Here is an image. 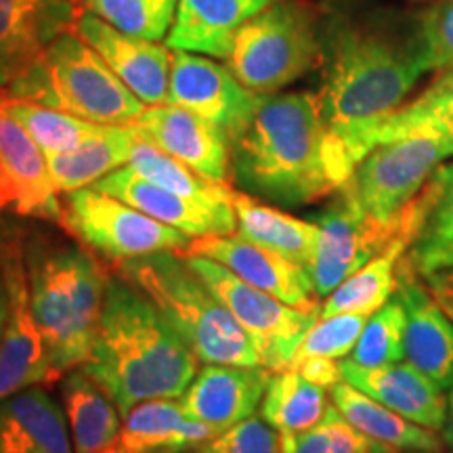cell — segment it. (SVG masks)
I'll return each mask as SVG.
<instances>
[{
  "mask_svg": "<svg viewBox=\"0 0 453 453\" xmlns=\"http://www.w3.org/2000/svg\"><path fill=\"white\" fill-rule=\"evenodd\" d=\"M61 399L73 453H101L118 439L122 413L82 365L64 373Z\"/></svg>",
  "mask_w": 453,
  "mask_h": 453,
  "instance_id": "484cf974",
  "label": "cell"
},
{
  "mask_svg": "<svg viewBox=\"0 0 453 453\" xmlns=\"http://www.w3.org/2000/svg\"><path fill=\"white\" fill-rule=\"evenodd\" d=\"M200 359L143 292L120 275L107 281L93 349L82 367L97 380L122 418L139 403L180 399Z\"/></svg>",
  "mask_w": 453,
  "mask_h": 453,
  "instance_id": "7a4b0ae2",
  "label": "cell"
},
{
  "mask_svg": "<svg viewBox=\"0 0 453 453\" xmlns=\"http://www.w3.org/2000/svg\"><path fill=\"white\" fill-rule=\"evenodd\" d=\"M13 235H15V229H13V226H9L7 223H4L3 219H0V275H3L4 254H7L9 242L13 240Z\"/></svg>",
  "mask_w": 453,
  "mask_h": 453,
  "instance_id": "ee69618b",
  "label": "cell"
},
{
  "mask_svg": "<svg viewBox=\"0 0 453 453\" xmlns=\"http://www.w3.org/2000/svg\"><path fill=\"white\" fill-rule=\"evenodd\" d=\"M271 376L273 372L263 365L203 364L180 395V407L189 418L223 433L257 416Z\"/></svg>",
  "mask_w": 453,
  "mask_h": 453,
  "instance_id": "44dd1931",
  "label": "cell"
},
{
  "mask_svg": "<svg viewBox=\"0 0 453 453\" xmlns=\"http://www.w3.org/2000/svg\"><path fill=\"white\" fill-rule=\"evenodd\" d=\"M315 17L300 0H280L237 32L226 65L243 87L275 95L319 59Z\"/></svg>",
  "mask_w": 453,
  "mask_h": 453,
  "instance_id": "52a82bcc",
  "label": "cell"
},
{
  "mask_svg": "<svg viewBox=\"0 0 453 453\" xmlns=\"http://www.w3.org/2000/svg\"><path fill=\"white\" fill-rule=\"evenodd\" d=\"M196 453H283V447L281 434L260 416H252L219 433Z\"/></svg>",
  "mask_w": 453,
  "mask_h": 453,
  "instance_id": "f35d334b",
  "label": "cell"
},
{
  "mask_svg": "<svg viewBox=\"0 0 453 453\" xmlns=\"http://www.w3.org/2000/svg\"><path fill=\"white\" fill-rule=\"evenodd\" d=\"M24 260L34 319L64 378L87 364L111 275L81 242L50 234L24 235Z\"/></svg>",
  "mask_w": 453,
  "mask_h": 453,
  "instance_id": "277c9868",
  "label": "cell"
},
{
  "mask_svg": "<svg viewBox=\"0 0 453 453\" xmlns=\"http://www.w3.org/2000/svg\"><path fill=\"white\" fill-rule=\"evenodd\" d=\"M130 127L139 139L150 141L168 156L177 157L203 179L226 183L229 143L211 122L179 105H150Z\"/></svg>",
  "mask_w": 453,
  "mask_h": 453,
  "instance_id": "ac0fdd59",
  "label": "cell"
},
{
  "mask_svg": "<svg viewBox=\"0 0 453 453\" xmlns=\"http://www.w3.org/2000/svg\"><path fill=\"white\" fill-rule=\"evenodd\" d=\"M82 4L118 30L156 42L166 41L179 9V0H84Z\"/></svg>",
  "mask_w": 453,
  "mask_h": 453,
  "instance_id": "8d00e7d4",
  "label": "cell"
},
{
  "mask_svg": "<svg viewBox=\"0 0 453 453\" xmlns=\"http://www.w3.org/2000/svg\"><path fill=\"white\" fill-rule=\"evenodd\" d=\"M418 41L430 70H453V0H445L424 17Z\"/></svg>",
  "mask_w": 453,
  "mask_h": 453,
  "instance_id": "ab89813d",
  "label": "cell"
},
{
  "mask_svg": "<svg viewBox=\"0 0 453 453\" xmlns=\"http://www.w3.org/2000/svg\"><path fill=\"white\" fill-rule=\"evenodd\" d=\"M426 72L418 36L401 42L357 27L336 32L317 97L327 133L350 168L376 147L378 133Z\"/></svg>",
  "mask_w": 453,
  "mask_h": 453,
  "instance_id": "3957f363",
  "label": "cell"
},
{
  "mask_svg": "<svg viewBox=\"0 0 453 453\" xmlns=\"http://www.w3.org/2000/svg\"><path fill=\"white\" fill-rule=\"evenodd\" d=\"M340 376L378 403L407 418L413 424L441 433L447 418V395L433 378L410 361L393 365L364 367L350 359H340Z\"/></svg>",
  "mask_w": 453,
  "mask_h": 453,
  "instance_id": "7402d4cb",
  "label": "cell"
},
{
  "mask_svg": "<svg viewBox=\"0 0 453 453\" xmlns=\"http://www.w3.org/2000/svg\"><path fill=\"white\" fill-rule=\"evenodd\" d=\"M399 453H445V451L439 449V451H399Z\"/></svg>",
  "mask_w": 453,
  "mask_h": 453,
  "instance_id": "bcb514c9",
  "label": "cell"
},
{
  "mask_svg": "<svg viewBox=\"0 0 453 453\" xmlns=\"http://www.w3.org/2000/svg\"><path fill=\"white\" fill-rule=\"evenodd\" d=\"M113 271L154 303L200 364L263 365L250 334L191 271L180 252L124 260L113 265Z\"/></svg>",
  "mask_w": 453,
  "mask_h": 453,
  "instance_id": "5b68a950",
  "label": "cell"
},
{
  "mask_svg": "<svg viewBox=\"0 0 453 453\" xmlns=\"http://www.w3.org/2000/svg\"><path fill=\"white\" fill-rule=\"evenodd\" d=\"M275 3L280 0H179L166 44L226 61L237 32Z\"/></svg>",
  "mask_w": 453,
  "mask_h": 453,
  "instance_id": "603a6c76",
  "label": "cell"
},
{
  "mask_svg": "<svg viewBox=\"0 0 453 453\" xmlns=\"http://www.w3.org/2000/svg\"><path fill=\"white\" fill-rule=\"evenodd\" d=\"M441 439L449 453H453V388L447 393V418H445V426L441 430Z\"/></svg>",
  "mask_w": 453,
  "mask_h": 453,
  "instance_id": "7bdbcfd3",
  "label": "cell"
},
{
  "mask_svg": "<svg viewBox=\"0 0 453 453\" xmlns=\"http://www.w3.org/2000/svg\"><path fill=\"white\" fill-rule=\"evenodd\" d=\"M0 212L61 225L64 203L49 160L26 128L11 116L0 93Z\"/></svg>",
  "mask_w": 453,
  "mask_h": 453,
  "instance_id": "5bb4252c",
  "label": "cell"
},
{
  "mask_svg": "<svg viewBox=\"0 0 453 453\" xmlns=\"http://www.w3.org/2000/svg\"><path fill=\"white\" fill-rule=\"evenodd\" d=\"M183 254L217 260L240 280L280 298L281 303L311 311V313H319L321 304L311 271L304 265L267 250L240 234L196 237Z\"/></svg>",
  "mask_w": 453,
  "mask_h": 453,
  "instance_id": "9a60e30c",
  "label": "cell"
},
{
  "mask_svg": "<svg viewBox=\"0 0 453 453\" xmlns=\"http://www.w3.org/2000/svg\"><path fill=\"white\" fill-rule=\"evenodd\" d=\"M7 313H9V292H7V286H4L3 275H0V336H3Z\"/></svg>",
  "mask_w": 453,
  "mask_h": 453,
  "instance_id": "f6af8a7d",
  "label": "cell"
},
{
  "mask_svg": "<svg viewBox=\"0 0 453 453\" xmlns=\"http://www.w3.org/2000/svg\"><path fill=\"white\" fill-rule=\"evenodd\" d=\"M330 390L309 382L296 370L273 372L263 403L260 418L280 434H298L313 428L332 407Z\"/></svg>",
  "mask_w": 453,
  "mask_h": 453,
  "instance_id": "1f68e13d",
  "label": "cell"
},
{
  "mask_svg": "<svg viewBox=\"0 0 453 453\" xmlns=\"http://www.w3.org/2000/svg\"><path fill=\"white\" fill-rule=\"evenodd\" d=\"M428 208L426 189L418 191L390 220L373 219L340 187L336 200L317 214L319 240L311 260V277L319 298L382 254L399 235L416 237Z\"/></svg>",
  "mask_w": 453,
  "mask_h": 453,
  "instance_id": "ba28073f",
  "label": "cell"
},
{
  "mask_svg": "<svg viewBox=\"0 0 453 453\" xmlns=\"http://www.w3.org/2000/svg\"><path fill=\"white\" fill-rule=\"evenodd\" d=\"M73 30L147 107L166 104L173 65L168 44L118 30L90 11L78 15Z\"/></svg>",
  "mask_w": 453,
  "mask_h": 453,
  "instance_id": "2e32d148",
  "label": "cell"
},
{
  "mask_svg": "<svg viewBox=\"0 0 453 453\" xmlns=\"http://www.w3.org/2000/svg\"><path fill=\"white\" fill-rule=\"evenodd\" d=\"M370 319V315L361 313H338L327 317H317L315 324L304 332L303 340L292 357V365L298 361L324 357V359H347L353 353L357 340Z\"/></svg>",
  "mask_w": 453,
  "mask_h": 453,
  "instance_id": "74e56055",
  "label": "cell"
},
{
  "mask_svg": "<svg viewBox=\"0 0 453 453\" xmlns=\"http://www.w3.org/2000/svg\"><path fill=\"white\" fill-rule=\"evenodd\" d=\"M137 141L133 127H101L76 150L47 156L57 191L72 194L93 187L113 170L127 166Z\"/></svg>",
  "mask_w": 453,
  "mask_h": 453,
  "instance_id": "83f0119b",
  "label": "cell"
},
{
  "mask_svg": "<svg viewBox=\"0 0 453 453\" xmlns=\"http://www.w3.org/2000/svg\"><path fill=\"white\" fill-rule=\"evenodd\" d=\"M3 280L9 292V313L0 336V401L24 388L50 387L59 380L30 307L24 235L19 231L4 254Z\"/></svg>",
  "mask_w": 453,
  "mask_h": 453,
  "instance_id": "7c38bea8",
  "label": "cell"
},
{
  "mask_svg": "<svg viewBox=\"0 0 453 453\" xmlns=\"http://www.w3.org/2000/svg\"><path fill=\"white\" fill-rule=\"evenodd\" d=\"M281 447L283 453H399L357 430L334 403L313 428L281 434Z\"/></svg>",
  "mask_w": 453,
  "mask_h": 453,
  "instance_id": "e575fe53",
  "label": "cell"
},
{
  "mask_svg": "<svg viewBox=\"0 0 453 453\" xmlns=\"http://www.w3.org/2000/svg\"><path fill=\"white\" fill-rule=\"evenodd\" d=\"M411 242V235H399L382 254L347 277L321 303L319 317L338 313L372 315L384 307L396 290V265Z\"/></svg>",
  "mask_w": 453,
  "mask_h": 453,
  "instance_id": "4dcf8cb0",
  "label": "cell"
},
{
  "mask_svg": "<svg viewBox=\"0 0 453 453\" xmlns=\"http://www.w3.org/2000/svg\"><path fill=\"white\" fill-rule=\"evenodd\" d=\"M403 300L405 361L433 378L445 390L453 388V321L430 294L426 281L401 257L396 290Z\"/></svg>",
  "mask_w": 453,
  "mask_h": 453,
  "instance_id": "d6986e66",
  "label": "cell"
},
{
  "mask_svg": "<svg viewBox=\"0 0 453 453\" xmlns=\"http://www.w3.org/2000/svg\"><path fill=\"white\" fill-rule=\"evenodd\" d=\"M229 151V174L243 194L281 206L324 200L353 174L313 93L265 95Z\"/></svg>",
  "mask_w": 453,
  "mask_h": 453,
  "instance_id": "6da1fadb",
  "label": "cell"
},
{
  "mask_svg": "<svg viewBox=\"0 0 453 453\" xmlns=\"http://www.w3.org/2000/svg\"><path fill=\"white\" fill-rule=\"evenodd\" d=\"M11 99L55 107L105 127H130L145 104L110 70L76 30L61 34L19 81L4 90Z\"/></svg>",
  "mask_w": 453,
  "mask_h": 453,
  "instance_id": "8992f818",
  "label": "cell"
},
{
  "mask_svg": "<svg viewBox=\"0 0 453 453\" xmlns=\"http://www.w3.org/2000/svg\"><path fill=\"white\" fill-rule=\"evenodd\" d=\"M426 281L430 294L437 300L439 307L451 317L453 321V267L434 271L426 277H422Z\"/></svg>",
  "mask_w": 453,
  "mask_h": 453,
  "instance_id": "b9f144b4",
  "label": "cell"
},
{
  "mask_svg": "<svg viewBox=\"0 0 453 453\" xmlns=\"http://www.w3.org/2000/svg\"><path fill=\"white\" fill-rule=\"evenodd\" d=\"M428 208L403 260L420 277L453 267V162L441 164L424 185Z\"/></svg>",
  "mask_w": 453,
  "mask_h": 453,
  "instance_id": "f546056e",
  "label": "cell"
},
{
  "mask_svg": "<svg viewBox=\"0 0 453 453\" xmlns=\"http://www.w3.org/2000/svg\"><path fill=\"white\" fill-rule=\"evenodd\" d=\"M263 97L243 87L229 65L219 64L214 57L173 50L166 104L185 107L211 122L229 147L250 127Z\"/></svg>",
  "mask_w": 453,
  "mask_h": 453,
  "instance_id": "4fadbf2b",
  "label": "cell"
},
{
  "mask_svg": "<svg viewBox=\"0 0 453 453\" xmlns=\"http://www.w3.org/2000/svg\"><path fill=\"white\" fill-rule=\"evenodd\" d=\"M332 403L357 430L367 437L395 447L396 451H439L445 443L434 430L413 424L407 418L378 403L376 399L340 380L330 388Z\"/></svg>",
  "mask_w": 453,
  "mask_h": 453,
  "instance_id": "f1b7e54d",
  "label": "cell"
},
{
  "mask_svg": "<svg viewBox=\"0 0 453 453\" xmlns=\"http://www.w3.org/2000/svg\"><path fill=\"white\" fill-rule=\"evenodd\" d=\"M4 107L15 118L26 133L36 141V145L44 151V156L65 154L84 143L90 134H95L105 124H93L72 113L55 110V107L38 105L32 101L11 99L3 93Z\"/></svg>",
  "mask_w": 453,
  "mask_h": 453,
  "instance_id": "836d02e7",
  "label": "cell"
},
{
  "mask_svg": "<svg viewBox=\"0 0 453 453\" xmlns=\"http://www.w3.org/2000/svg\"><path fill=\"white\" fill-rule=\"evenodd\" d=\"M70 3H73V4H78V3H84V0H70Z\"/></svg>",
  "mask_w": 453,
  "mask_h": 453,
  "instance_id": "7dc6e473",
  "label": "cell"
},
{
  "mask_svg": "<svg viewBox=\"0 0 453 453\" xmlns=\"http://www.w3.org/2000/svg\"><path fill=\"white\" fill-rule=\"evenodd\" d=\"M128 166L151 183L160 185L177 196L189 197V200L208 203V206L234 203L235 189H231L226 183H214V180L203 179L196 170L179 162L177 157L168 156L166 151H162L150 141H137Z\"/></svg>",
  "mask_w": 453,
  "mask_h": 453,
  "instance_id": "d6a6232c",
  "label": "cell"
},
{
  "mask_svg": "<svg viewBox=\"0 0 453 453\" xmlns=\"http://www.w3.org/2000/svg\"><path fill=\"white\" fill-rule=\"evenodd\" d=\"M189 453H196V451H189Z\"/></svg>",
  "mask_w": 453,
  "mask_h": 453,
  "instance_id": "c3c4849f",
  "label": "cell"
},
{
  "mask_svg": "<svg viewBox=\"0 0 453 453\" xmlns=\"http://www.w3.org/2000/svg\"><path fill=\"white\" fill-rule=\"evenodd\" d=\"M95 189L110 194L118 200L130 203L147 217L183 231L191 240L206 235H229L237 231V217L234 203H208L177 196L164 187L151 183L134 173L133 168L122 166L93 185Z\"/></svg>",
  "mask_w": 453,
  "mask_h": 453,
  "instance_id": "ffe728a7",
  "label": "cell"
},
{
  "mask_svg": "<svg viewBox=\"0 0 453 453\" xmlns=\"http://www.w3.org/2000/svg\"><path fill=\"white\" fill-rule=\"evenodd\" d=\"M183 258L191 271L217 294L237 324L250 334L263 357V365L271 372L288 370L304 332L315 324L319 313L281 303L280 298L240 280L217 260L196 254H183Z\"/></svg>",
  "mask_w": 453,
  "mask_h": 453,
  "instance_id": "8fae6325",
  "label": "cell"
},
{
  "mask_svg": "<svg viewBox=\"0 0 453 453\" xmlns=\"http://www.w3.org/2000/svg\"><path fill=\"white\" fill-rule=\"evenodd\" d=\"M292 370H296L300 376L307 378L309 382L317 384V387L334 388L342 380L340 376V361L336 359H324V357H313V359L298 361L296 365H292Z\"/></svg>",
  "mask_w": 453,
  "mask_h": 453,
  "instance_id": "60d3db41",
  "label": "cell"
},
{
  "mask_svg": "<svg viewBox=\"0 0 453 453\" xmlns=\"http://www.w3.org/2000/svg\"><path fill=\"white\" fill-rule=\"evenodd\" d=\"M234 208L237 217L235 234L307 269L311 267L319 240V225L315 220L292 217L243 191H234Z\"/></svg>",
  "mask_w": 453,
  "mask_h": 453,
  "instance_id": "4316f807",
  "label": "cell"
},
{
  "mask_svg": "<svg viewBox=\"0 0 453 453\" xmlns=\"http://www.w3.org/2000/svg\"><path fill=\"white\" fill-rule=\"evenodd\" d=\"M0 453H73L65 411L47 387L0 401Z\"/></svg>",
  "mask_w": 453,
  "mask_h": 453,
  "instance_id": "d4e9b609",
  "label": "cell"
},
{
  "mask_svg": "<svg viewBox=\"0 0 453 453\" xmlns=\"http://www.w3.org/2000/svg\"><path fill=\"white\" fill-rule=\"evenodd\" d=\"M217 434L214 428L187 416L179 399H154L124 416L118 439L101 453H189Z\"/></svg>",
  "mask_w": 453,
  "mask_h": 453,
  "instance_id": "cb8c5ba5",
  "label": "cell"
},
{
  "mask_svg": "<svg viewBox=\"0 0 453 453\" xmlns=\"http://www.w3.org/2000/svg\"><path fill=\"white\" fill-rule=\"evenodd\" d=\"M70 0H0V93L19 81L61 34L73 30Z\"/></svg>",
  "mask_w": 453,
  "mask_h": 453,
  "instance_id": "e0dca14e",
  "label": "cell"
},
{
  "mask_svg": "<svg viewBox=\"0 0 453 453\" xmlns=\"http://www.w3.org/2000/svg\"><path fill=\"white\" fill-rule=\"evenodd\" d=\"M453 156V134L416 128L376 145L357 164L342 189L373 219L390 220L445 157Z\"/></svg>",
  "mask_w": 453,
  "mask_h": 453,
  "instance_id": "9c48e42d",
  "label": "cell"
},
{
  "mask_svg": "<svg viewBox=\"0 0 453 453\" xmlns=\"http://www.w3.org/2000/svg\"><path fill=\"white\" fill-rule=\"evenodd\" d=\"M61 226L84 248L111 265L156 252H183L191 237L147 217L130 203L84 187L67 194Z\"/></svg>",
  "mask_w": 453,
  "mask_h": 453,
  "instance_id": "30bf717a",
  "label": "cell"
},
{
  "mask_svg": "<svg viewBox=\"0 0 453 453\" xmlns=\"http://www.w3.org/2000/svg\"><path fill=\"white\" fill-rule=\"evenodd\" d=\"M405 324L403 300L393 294L384 307L370 315L349 359L364 367H382L405 361Z\"/></svg>",
  "mask_w": 453,
  "mask_h": 453,
  "instance_id": "d590c367",
  "label": "cell"
}]
</instances>
